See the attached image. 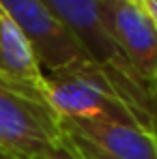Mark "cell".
I'll return each instance as SVG.
<instances>
[{"label": "cell", "mask_w": 157, "mask_h": 159, "mask_svg": "<svg viewBox=\"0 0 157 159\" xmlns=\"http://www.w3.org/2000/svg\"><path fill=\"white\" fill-rule=\"evenodd\" d=\"M62 131L84 140L95 151L112 159H157V135L136 120L110 116L60 118Z\"/></svg>", "instance_id": "cell-6"}, {"label": "cell", "mask_w": 157, "mask_h": 159, "mask_svg": "<svg viewBox=\"0 0 157 159\" xmlns=\"http://www.w3.org/2000/svg\"><path fill=\"white\" fill-rule=\"evenodd\" d=\"M0 159H20V157H15L13 153H9L7 148H2V146H0Z\"/></svg>", "instance_id": "cell-11"}, {"label": "cell", "mask_w": 157, "mask_h": 159, "mask_svg": "<svg viewBox=\"0 0 157 159\" xmlns=\"http://www.w3.org/2000/svg\"><path fill=\"white\" fill-rule=\"evenodd\" d=\"M32 159H82V157H80V153L76 151V146L71 144V140H69L67 133H65V138L60 140V144H56L52 151H48V153L35 155Z\"/></svg>", "instance_id": "cell-8"}, {"label": "cell", "mask_w": 157, "mask_h": 159, "mask_svg": "<svg viewBox=\"0 0 157 159\" xmlns=\"http://www.w3.org/2000/svg\"><path fill=\"white\" fill-rule=\"evenodd\" d=\"M45 75V99L60 118L110 116L136 120L129 106L114 93L99 71H54Z\"/></svg>", "instance_id": "cell-4"}, {"label": "cell", "mask_w": 157, "mask_h": 159, "mask_svg": "<svg viewBox=\"0 0 157 159\" xmlns=\"http://www.w3.org/2000/svg\"><path fill=\"white\" fill-rule=\"evenodd\" d=\"M0 7L24 32L43 73L99 71L80 41L41 0H0Z\"/></svg>", "instance_id": "cell-3"}, {"label": "cell", "mask_w": 157, "mask_h": 159, "mask_svg": "<svg viewBox=\"0 0 157 159\" xmlns=\"http://www.w3.org/2000/svg\"><path fill=\"white\" fill-rule=\"evenodd\" d=\"M65 28L80 41L104 80L129 106L140 125L151 127L157 107V97L138 78L127 58L121 54L99 17L97 0H41Z\"/></svg>", "instance_id": "cell-1"}, {"label": "cell", "mask_w": 157, "mask_h": 159, "mask_svg": "<svg viewBox=\"0 0 157 159\" xmlns=\"http://www.w3.org/2000/svg\"><path fill=\"white\" fill-rule=\"evenodd\" d=\"M65 138L48 99L0 75V146L20 159L52 151Z\"/></svg>", "instance_id": "cell-2"}, {"label": "cell", "mask_w": 157, "mask_h": 159, "mask_svg": "<svg viewBox=\"0 0 157 159\" xmlns=\"http://www.w3.org/2000/svg\"><path fill=\"white\" fill-rule=\"evenodd\" d=\"M67 138L71 140V144L76 146V151L80 153L82 159H112V157H108V155H104V153H99V151H95L90 144H86V142L80 140V138H73V135H69V133H67Z\"/></svg>", "instance_id": "cell-9"}, {"label": "cell", "mask_w": 157, "mask_h": 159, "mask_svg": "<svg viewBox=\"0 0 157 159\" xmlns=\"http://www.w3.org/2000/svg\"><path fill=\"white\" fill-rule=\"evenodd\" d=\"M0 75L45 97L43 69L24 32L2 7H0Z\"/></svg>", "instance_id": "cell-7"}, {"label": "cell", "mask_w": 157, "mask_h": 159, "mask_svg": "<svg viewBox=\"0 0 157 159\" xmlns=\"http://www.w3.org/2000/svg\"><path fill=\"white\" fill-rule=\"evenodd\" d=\"M108 34L157 97V30L136 0H97Z\"/></svg>", "instance_id": "cell-5"}, {"label": "cell", "mask_w": 157, "mask_h": 159, "mask_svg": "<svg viewBox=\"0 0 157 159\" xmlns=\"http://www.w3.org/2000/svg\"><path fill=\"white\" fill-rule=\"evenodd\" d=\"M136 2L140 4V9L146 13V17L151 20V24L157 30V0H136Z\"/></svg>", "instance_id": "cell-10"}, {"label": "cell", "mask_w": 157, "mask_h": 159, "mask_svg": "<svg viewBox=\"0 0 157 159\" xmlns=\"http://www.w3.org/2000/svg\"><path fill=\"white\" fill-rule=\"evenodd\" d=\"M151 129L155 131V135H157V107H155V114H153V123H151Z\"/></svg>", "instance_id": "cell-12"}]
</instances>
